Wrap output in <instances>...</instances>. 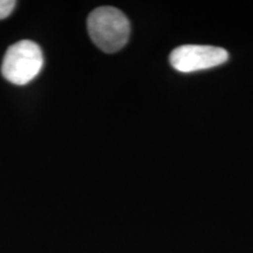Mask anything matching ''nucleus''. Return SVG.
Here are the masks:
<instances>
[{
  "instance_id": "7ed1b4c3",
  "label": "nucleus",
  "mask_w": 253,
  "mask_h": 253,
  "mask_svg": "<svg viewBox=\"0 0 253 253\" xmlns=\"http://www.w3.org/2000/svg\"><path fill=\"white\" fill-rule=\"evenodd\" d=\"M229 59L227 50L220 47L204 45H183L175 48L169 61L176 71L191 73L219 66Z\"/></svg>"
},
{
  "instance_id": "20e7f679",
  "label": "nucleus",
  "mask_w": 253,
  "mask_h": 253,
  "mask_svg": "<svg viewBox=\"0 0 253 253\" xmlns=\"http://www.w3.org/2000/svg\"><path fill=\"white\" fill-rule=\"evenodd\" d=\"M17 5L14 0H0V20L7 18Z\"/></svg>"
},
{
  "instance_id": "f03ea898",
  "label": "nucleus",
  "mask_w": 253,
  "mask_h": 253,
  "mask_svg": "<svg viewBox=\"0 0 253 253\" xmlns=\"http://www.w3.org/2000/svg\"><path fill=\"white\" fill-rule=\"evenodd\" d=\"M43 67L42 50L31 40H21L6 50L1 63V74L6 80L18 86L36 79Z\"/></svg>"
},
{
  "instance_id": "f257e3e1",
  "label": "nucleus",
  "mask_w": 253,
  "mask_h": 253,
  "mask_svg": "<svg viewBox=\"0 0 253 253\" xmlns=\"http://www.w3.org/2000/svg\"><path fill=\"white\" fill-rule=\"evenodd\" d=\"M93 42L106 53H115L126 46L130 37V23L125 13L112 6L94 9L87 20Z\"/></svg>"
}]
</instances>
